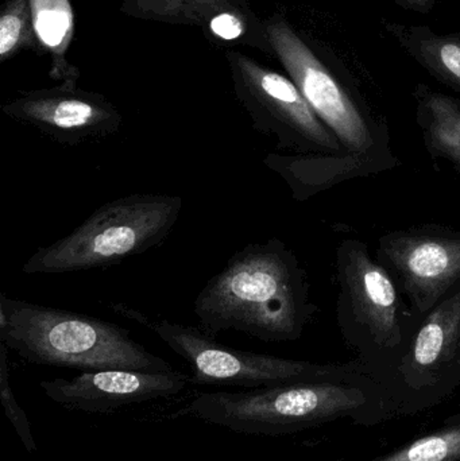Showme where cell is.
Listing matches in <instances>:
<instances>
[{"instance_id":"obj_20","label":"cell","mask_w":460,"mask_h":461,"mask_svg":"<svg viewBox=\"0 0 460 461\" xmlns=\"http://www.w3.org/2000/svg\"><path fill=\"white\" fill-rule=\"evenodd\" d=\"M393 2L404 10L423 14V15L431 13L437 5V0H393Z\"/></svg>"},{"instance_id":"obj_17","label":"cell","mask_w":460,"mask_h":461,"mask_svg":"<svg viewBox=\"0 0 460 461\" xmlns=\"http://www.w3.org/2000/svg\"><path fill=\"white\" fill-rule=\"evenodd\" d=\"M37 46L32 0H7L0 13V62Z\"/></svg>"},{"instance_id":"obj_7","label":"cell","mask_w":460,"mask_h":461,"mask_svg":"<svg viewBox=\"0 0 460 461\" xmlns=\"http://www.w3.org/2000/svg\"><path fill=\"white\" fill-rule=\"evenodd\" d=\"M113 309L116 313L142 322L175 354L183 357L191 368L194 384L256 390L312 381L326 373L320 366L312 363L231 348L219 343L199 327L151 320L123 305H113Z\"/></svg>"},{"instance_id":"obj_2","label":"cell","mask_w":460,"mask_h":461,"mask_svg":"<svg viewBox=\"0 0 460 461\" xmlns=\"http://www.w3.org/2000/svg\"><path fill=\"white\" fill-rule=\"evenodd\" d=\"M0 343L26 362L81 373H170L173 366L132 339L126 328L75 312L0 295Z\"/></svg>"},{"instance_id":"obj_14","label":"cell","mask_w":460,"mask_h":461,"mask_svg":"<svg viewBox=\"0 0 460 461\" xmlns=\"http://www.w3.org/2000/svg\"><path fill=\"white\" fill-rule=\"evenodd\" d=\"M460 338V292L432 309L413 341V366L427 370L450 355Z\"/></svg>"},{"instance_id":"obj_16","label":"cell","mask_w":460,"mask_h":461,"mask_svg":"<svg viewBox=\"0 0 460 461\" xmlns=\"http://www.w3.org/2000/svg\"><path fill=\"white\" fill-rule=\"evenodd\" d=\"M232 0H124L121 13L143 21L204 27Z\"/></svg>"},{"instance_id":"obj_18","label":"cell","mask_w":460,"mask_h":461,"mask_svg":"<svg viewBox=\"0 0 460 461\" xmlns=\"http://www.w3.org/2000/svg\"><path fill=\"white\" fill-rule=\"evenodd\" d=\"M460 425L416 440L401 451L377 461H458Z\"/></svg>"},{"instance_id":"obj_13","label":"cell","mask_w":460,"mask_h":461,"mask_svg":"<svg viewBox=\"0 0 460 461\" xmlns=\"http://www.w3.org/2000/svg\"><path fill=\"white\" fill-rule=\"evenodd\" d=\"M415 99L427 148L460 169V100L426 84L416 86Z\"/></svg>"},{"instance_id":"obj_5","label":"cell","mask_w":460,"mask_h":461,"mask_svg":"<svg viewBox=\"0 0 460 461\" xmlns=\"http://www.w3.org/2000/svg\"><path fill=\"white\" fill-rule=\"evenodd\" d=\"M364 402L359 390L305 381L245 392L199 393L185 411L231 432L278 436L354 411Z\"/></svg>"},{"instance_id":"obj_4","label":"cell","mask_w":460,"mask_h":461,"mask_svg":"<svg viewBox=\"0 0 460 461\" xmlns=\"http://www.w3.org/2000/svg\"><path fill=\"white\" fill-rule=\"evenodd\" d=\"M183 211L172 194H137L97 208L69 235L40 247L22 266L26 276L68 274L119 265L164 243Z\"/></svg>"},{"instance_id":"obj_11","label":"cell","mask_w":460,"mask_h":461,"mask_svg":"<svg viewBox=\"0 0 460 461\" xmlns=\"http://www.w3.org/2000/svg\"><path fill=\"white\" fill-rule=\"evenodd\" d=\"M343 284L356 319L383 344L401 338L399 295L388 271L367 254L364 244L351 243L343 257Z\"/></svg>"},{"instance_id":"obj_3","label":"cell","mask_w":460,"mask_h":461,"mask_svg":"<svg viewBox=\"0 0 460 461\" xmlns=\"http://www.w3.org/2000/svg\"><path fill=\"white\" fill-rule=\"evenodd\" d=\"M264 22L273 56L342 150L351 158L366 156L374 145V129L358 76L365 67L356 51L337 37L302 32L284 14Z\"/></svg>"},{"instance_id":"obj_1","label":"cell","mask_w":460,"mask_h":461,"mask_svg":"<svg viewBox=\"0 0 460 461\" xmlns=\"http://www.w3.org/2000/svg\"><path fill=\"white\" fill-rule=\"evenodd\" d=\"M199 328L237 330L262 341L296 340L312 313L304 271L278 239L235 252L194 300Z\"/></svg>"},{"instance_id":"obj_10","label":"cell","mask_w":460,"mask_h":461,"mask_svg":"<svg viewBox=\"0 0 460 461\" xmlns=\"http://www.w3.org/2000/svg\"><path fill=\"white\" fill-rule=\"evenodd\" d=\"M380 257L420 312L431 311L460 281L459 233H392L381 239Z\"/></svg>"},{"instance_id":"obj_6","label":"cell","mask_w":460,"mask_h":461,"mask_svg":"<svg viewBox=\"0 0 460 461\" xmlns=\"http://www.w3.org/2000/svg\"><path fill=\"white\" fill-rule=\"evenodd\" d=\"M227 65L235 97L257 131L275 137L277 148L312 156H335L339 140L318 118L296 84L243 51L229 49Z\"/></svg>"},{"instance_id":"obj_12","label":"cell","mask_w":460,"mask_h":461,"mask_svg":"<svg viewBox=\"0 0 460 461\" xmlns=\"http://www.w3.org/2000/svg\"><path fill=\"white\" fill-rule=\"evenodd\" d=\"M386 32L432 77L460 92V32H435L423 24L383 21Z\"/></svg>"},{"instance_id":"obj_15","label":"cell","mask_w":460,"mask_h":461,"mask_svg":"<svg viewBox=\"0 0 460 461\" xmlns=\"http://www.w3.org/2000/svg\"><path fill=\"white\" fill-rule=\"evenodd\" d=\"M203 30L208 38L219 45L242 43L273 56L265 22L257 18L251 10L250 0H232L213 15Z\"/></svg>"},{"instance_id":"obj_8","label":"cell","mask_w":460,"mask_h":461,"mask_svg":"<svg viewBox=\"0 0 460 461\" xmlns=\"http://www.w3.org/2000/svg\"><path fill=\"white\" fill-rule=\"evenodd\" d=\"M2 113L64 146L111 137L123 124V115L107 97L78 88L76 81L22 92L2 105Z\"/></svg>"},{"instance_id":"obj_9","label":"cell","mask_w":460,"mask_h":461,"mask_svg":"<svg viewBox=\"0 0 460 461\" xmlns=\"http://www.w3.org/2000/svg\"><path fill=\"white\" fill-rule=\"evenodd\" d=\"M191 384V375L177 370H100L86 371L69 379L42 381L40 387L49 400L68 411L110 414L129 406L175 397Z\"/></svg>"},{"instance_id":"obj_19","label":"cell","mask_w":460,"mask_h":461,"mask_svg":"<svg viewBox=\"0 0 460 461\" xmlns=\"http://www.w3.org/2000/svg\"><path fill=\"white\" fill-rule=\"evenodd\" d=\"M8 351L10 349L0 343V402L3 411L10 424L15 429L16 435L21 438L22 444L29 454H35L38 451L32 436V425L29 417L24 413L23 408L19 405L14 394L13 384H11L10 366H8Z\"/></svg>"}]
</instances>
